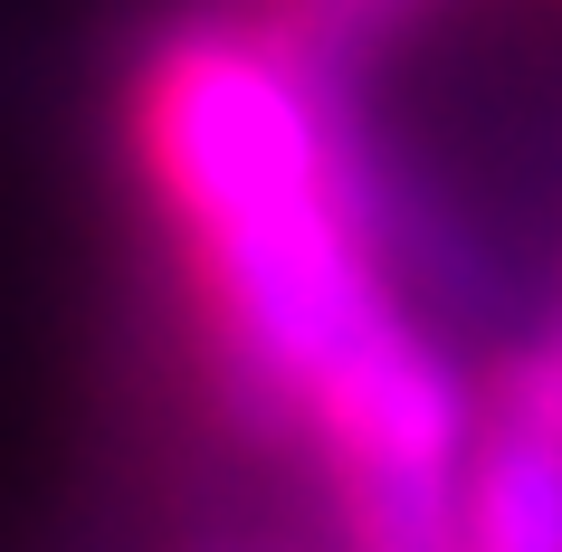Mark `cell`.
I'll use <instances>...</instances> for the list:
<instances>
[{"label": "cell", "instance_id": "obj_2", "mask_svg": "<svg viewBox=\"0 0 562 552\" xmlns=\"http://www.w3.org/2000/svg\"><path fill=\"white\" fill-rule=\"evenodd\" d=\"M505 362H515V372H525L533 391H543V409L562 419V286H553V305H543V315H533L525 334L505 343Z\"/></svg>", "mask_w": 562, "mask_h": 552}, {"label": "cell", "instance_id": "obj_1", "mask_svg": "<svg viewBox=\"0 0 562 552\" xmlns=\"http://www.w3.org/2000/svg\"><path fill=\"white\" fill-rule=\"evenodd\" d=\"M458 543L468 552H562V419L515 362H486L468 476H458Z\"/></svg>", "mask_w": 562, "mask_h": 552}]
</instances>
